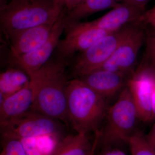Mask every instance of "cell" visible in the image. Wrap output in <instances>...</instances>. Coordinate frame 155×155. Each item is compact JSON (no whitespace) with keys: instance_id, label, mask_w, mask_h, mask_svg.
I'll use <instances>...</instances> for the list:
<instances>
[{"instance_id":"obj_1","label":"cell","mask_w":155,"mask_h":155,"mask_svg":"<svg viewBox=\"0 0 155 155\" xmlns=\"http://www.w3.org/2000/svg\"><path fill=\"white\" fill-rule=\"evenodd\" d=\"M70 63L54 56L30 77L33 93L31 110L67 124V69Z\"/></svg>"},{"instance_id":"obj_2","label":"cell","mask_w":155,"mask_h":155,"mask_svg":"<svg viewBox=\"0 0 155 155\" xmlns=\"http://www.w3.org/2000/svg\"><path fill=\"white\" fill-rule=\"evenodd\" d=\"M63 9L53 0H8L0 5V28L8 41L22 31L54 22Z\"/></svg>"},{"instance_id":"obj_3","label":"cell","mask_w":155,"mask_h":155,"mask_svg":"<svg viewBox=\"0 0 155 155\" xmlns=\"http://www.w3.org/2000/svg\"><path fill=\"white\" fill-rule=\"evenodd\" d=\"M66 97L68 124L77 133L98 130L107 113L105 98L78 78L68 81Z\"/></svg>"},{"instance_id":"obj_4","label":"cell","mask_w":155,"mask_h":155,"mask_svg":"<svg viewBox=\"0 0 155 155\" xmlns=\"http://www.w3.org/2000/svg\"><path fill=\"white\" fill-rule=\"evenodd\" d=\"M138 113L128 87L122 89L116 103L107 111V122L101 131L100 141L104 144L128 143L135 132Z\"/></svg>"},{"instance_id":"obj_5","label":"cell","mask_w":155,"mask_h":155,"mask_svg":"<svg viewBox=\"0 0 155 155\" xmlns=\"http://www.w3.org/2000/svg\"><path fill=\"white\" fill-rule=\"evenodd\" d=\"M137 26L135 23H130L108 34L73 58L71 61L72 73L75 78L82 77L101 68Z\"/></svg>"},{"instance_id":"obj_6","label":"cell","mask_w":155,"mask_h":155,"mask_svg":"<svg viewBox=\"0 0 155 155\" xmlns=\"http://www.w3.org/2000/svg\"><path fill=\"white\" fill-rule=\"evenodd\" d=\"M0 125L1 134L5 139L51 136L60 130L56 119L31 110L17 118L0 123Z\"/></svg>"},{"instance_id":"obj_7","label":"cell","mask_w":155,"mask_h":155,"mask_svg":"<svg viewBox=\"0 0 155 155\" xmlns=\"http://www.w3.org/2000/svg\"><path fill=\"white\" fill-rule=\"evenodd\" d=\"M65 38L60 39L55 51V56L72 61L76 53L86 50L109 32L89 26L86 22L66 24Z\"/></svg>"},{"instance_id":"obj_8","label":"cell","mask_w":155,"mask_h":155,"mask_svg":"<svg viewBox=\"0 0 155 155\" xmlns=\"http://www.w3.org/2000/svg\"><path fill=\"white\" fill-rule=\"evenodd\" d=\"M65 11L63 10L53 26L49 37L44 44L27 54L8 58V63L12 67L21 69L30 77L51 59L65 31Z\"/></svg>"},{"instance_id":"obj_9","label":"cell","mask_w":155,"mask_h":155,"mask_svg":"<svg viewBox=\"0 0 155 155\" xmlns=\"http://www.w3.org/2000/svg\"><path fill=\"white\" fill-rule=\"evenodd\" d=\"M145 36L144 26L137 25L134 31L118 47L100 69L118 72L131 78L134 74L137 55L145 40Z\"/></svg>"},{"instance_id":"obj_10","label":"cell","mask_w":155,"mask_h":155,"mask_svg":"<svg viewBox=\"0 0 155 155\" xmlns=\"http://www.w3.org/2000/svg\"><path fill=\"white\" fill-rule=\"evenodd\" d=\"M155 79V69L141 64L127 81L139 119L143 122H152V97Z\"/></svg>"},{"instance_id":"obj_11","label":"cell","mask_w":155,"mask_h":155,"mask_svg":"<svg viewBox=\"0 0 155 155\" xmlns=\"http://www.w3.org/2000/svg\"><path fill=\"white\" fill-rule=\"evenodd\" d=\"M56 22L25 29L10 38L8 58L27 54L40 47L48 39Z\"/></svg>"},{"instance_id":"obj_12","label":"cell","mask_w":155,"mask_h":155,"mask_svg":"<svg viewBox=\"0 0 155 155\" xmlns=\"http://www.w3.org/2000/svg\"><path fill=\"white\" fill-rule=\"evenodd\" d=\"M143 11L137 7L123 2L102 17L86 23L94 28L113 32L127 24L135 23Z\"/></svg>"},{"instance_id":"obj_13","label":"cell","mask_w":155,"mask_h":155,"mask_svg":"<svg viewBox=\"0 0 155 155\" xmlns=\"http://www.w3.org/2000/svg\"><path fill=\"white\" fill-rule=\"evenodd\" d=\"M78 78L104 98L123 89L128 80L122 74L104 69H97Z\"/></svg>"},{"instance_id":"obj_14","label":"cell","mask_w":155,"mask_h":155,"mask_svg":"<svg viewBox=\"0 0 155 155\" xmlns=\"http://www.w3.org/2000/svg\"><path fill=\"white\" fill-rule=\"evenodd\" d=\"M33 93L30 82L28 86L7 97L0 104V123L15 119L31 110Z\"/></svg>"},{"instance_id":"obj_15","label":"cell","mask_w":155,"mask_h":155,"mask_svg":"<svg viewBox=\"0 0 155 155\" xmlns=\"http://www.w3.org/2000/svg\"><path fill=\"white\" fill-rule=\"evenodd\" d=\"M120 3L114 0H84L70 11L64 10L65 22L70 24L79 22L97 12L116 8Z\"/></svg>"},{"instance_id":"obj_16","label":"cell","mask_w":155,"mask_h":155,"mask_svg":"<svg viewBox=\"0 0 155 155\" xmlns=\"http://www.w3.org/2000/svg\"><path fill=\"white\" fill-rule=\"evenodd\" d=\"M30 77L21 69L12 67L0 75V104L7 97L28 86Z\"/></svg>"},{"instance_id":"obj_17","label":"cell","mask_w":155,"mask_h":155,"mask_svg":"<svg viewBox=\"0 0 155 155\" xmlns=\"http://www.w3.org/2000/svg\"><path fill=\"white\" fill-rule=\"evenodd\" d=\"M93 147L88 134L77 133L65 137L55 148L51 155H90Z\"/></svg>"},{"instance_id":"obj_18","label":"cell","mask_w":155,"mask_h":155,"mask_svg":"<svg viewBox=\"0 0 155 155\" xmlns=\"http://www.w3.org/2000/svg\"><path fill=\"white\" fill-rule=\"evenodd\" d=\"M132 155H155V150L147 140L146 135L136 130L128 142Z\"/></svg>"},{"instance_id":"obj_19","label":"cell","mask_w":155,"mask_h":155,"mask_svg":"<svg viewBox=\"0 0 155 155\" xmlns=\"http://www.w3.org/2000/svg\"><path fill=\"white\" fill-rule=\"evenodd\" d=\"M145 28V52L142 64L155 69V30L147 26Z\"/></svg>"},{"instance_id":"obj_20","label":"cell","mask_w":155,"mask_h":155,"mask_svg":"<svg viewBox=\"0 0 155 155\" xmlns=\"http://www.w3.org/2000/svg\"><path fill=\"white\" fill-rule=\"evenodd\" d=\"M0 155H28L21 140L5 139Z\"/></svg>"},{"instance_id":"obj_21","label":"cell","mask_w":155,"mask_h":155,"mask_svg":"<svg viewBox=\"0 0 155 155\" xmlns=\"http://www.w3.org/2000/svg\"><path fill=\"white\" fill-rule=\"evenodd\" d=\"M134 23L155 30V5L151 8L143 11Z\"/></svg>"},{"instance_id":"obj_22","label":"cell","mask_w":155,"mask_h":155,"mask_svg":"<svg viewBox=\"0 0 155 155\" xmlns=\"http://www.w3.org/2000/svg\"><path fill=\"white\" fill-rule=\"evenodd\" d=\"M28 155H45L38 144L36 138L21 140Z\"/></svg>"},{"instance_id":"obj_23","label":"cell","mask_w":155,"mask_h":155,"mask_svg":"<svg viewBox=\"0 0 155 155\" xmlns=\"http://www.w3.org/2000/svg\"><path fill=\"white\" fill-rule=\"evenodd\" d=\"M151 1L152 0H124V2L145 11L147 4Z\"/></svg>"},{"instance_id":"obj_24","label":"cell","mask_w":155,"mask_h":155,"mask_svg":"<svg viewBox=\"0 0 155 155\" xmlns=\"http://www.w3.org/2000/svg\"><path fill=\"white\" fill-rule=\"evenodd\" d=\"M146 137L148 142L155 150V121L150 132L147 135H146Z\"/></svg>"},{"instance_id":"obj_25","label":"cell","mask_w":155,"mask_h":155,"mask_svg":"<svg viewBox=\"0 0 155 155\" xmlns=\"http://www.w3.org/2000/svg\"><path fill=\"white\" fill-rule=\"evenodd\" d=\"M101 155H127L122 151L118 149L109 150L106 151Z\"/></svg>"},{"instance_id":"obj_26","label":"cell","mask_w":155,"mask_h":155,"mask_svg":"<svg viewBox=\"0 0 155 155\" xmlns=\"http://www.w3.org/2000/svg\"><path fill=\"white\" fill-rule=\"evenodd\" d=\"M152 101L153 107V119L152 122L155 121V79L153 86L152 97Z\"/></svg>"},{"instance_id":"obj_27","label":"cell","mask_w":155,"mask_h":155,"mask_svg":"<svg viewBox=\"0 0 155 155\" xmlns=\"http://www.w3.org/2000/svg\"><path fill=\"white\" fill-rule=\"evenodd\" d=\"M99 143V140L97 137H95L93 141V147L92 150L90 155H96V150Z\"/></svg>"},{"instance_id":"obj_28","label":"cell","mask_w":155,"mask_h":155,"mask_svg":"<svg viewBox=\"0 0 155 155\" xmlns=\"http://www.w3.org/2000/svg\"><path fill=\"white\" fill-rule=\"evenodd\" d=\"M53 1H54V2L55 3L56 5L61 7V8L64 10V8L63 5V3H62V0H53Z\"/></svg>"},{"instance_id":"obj_29","label":"cell","mask_w":155,"mask_h":155,"mask_svg":"<svg viewBox=\"0 0 155 155\" xmlns=\"http://www.w3.org/2000/svg\"><path fill=\"white\" fill-rule=\"evenodd\" d=\"M84 0H74V7H73V8L77 5H78V4H80V3H81V2H83Z\"/></svg>"},{"instance_id":"obj_30","label":"cell","mask_w":155,"mask_h":155,"mask_svg":"<svg viewBox=\"0 0 155 155\" xmlns=\"http://www.w3.org/2000/svg\"><path fill=\"white\" fill-rule=\"evenodd\" d=\"M114 1L118 3H122L124 2V0H114Z\"/></svg>"}]
</instances>
